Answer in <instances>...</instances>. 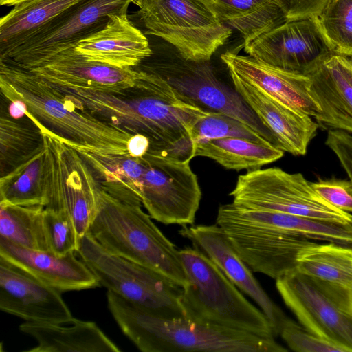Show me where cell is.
I'll list each match as a JSON object with an SVG mask.
<instances>
[{"label":"cell","mask_w":352,"mask_h":352,"mask_svg":"<svg viewBox=\"0 0 352 352\" xmlns=\"http://www.w3.org/2000/svg\"><path fill=\"white\" fill-rule=\"evenodd\" d=\"M310 80L309 94L320 108L319 126L352 133V60L333 52L303 73Z\"/></svg>","instance_id":"18"},{"label":"cell","mask_w":352,"mask_h":352,"mask_svg":"<svg viewBox=\"0 0 352 352\" xmlns=\"http://www.w3.org/2000/svg\"><path fill=\"white\" fill-rule=\"evenodd\" d=\"M0 90L9 102L25 104V117L42 133L78 151L129 154L133 134L72 107L48 81L9 58H0Z\"/></svg>","instance_id":"2"},{"label":"cell","mask_w":352,"mask_h":352,"mask_svg":"<svg viewBox=\"0 0 352 352\" xmlns=\"http://www.w3.org/2000/svg\"><path fill=\"white\" fill-rule=\"evenodd\" d=\"M221 59L228 69L283 105L310 117L319 113L320 108L309 94L310 80L305 74L284 70L232 52L222 54Z\"/></svg>","instance_id":"20"},{"label":"cell","mask_w":352,"mask_h":352,"mask_svg":"<svg viewBox=\"0 0 352 352\" xmlns=\"http://www.w3.org/2000/svg\"><path fill=\"white\" fill-rule=\"evenodd\" d=\"M325 144L336 154L352 182V136L342 130L331 129Z\"/></svg>","instance_id":"38"},{"label":"cell","mask_w":352,"mask_h":352,"mask_svg":"<svg viewBox=\"0 0 352 352\" xmlns=\"http://www.w3.org/2000/svg\"><path fill=\"white\" fill-rule=\"evenodd\" d=\"M285 14L287 21L316 17L329 0H275Z\"/></svg>","instance_id":"39"},{"label":"cell","mask_w":352,"mask_h":352,"mask_svg":"<svg viewBox=\"0 0 352 352\" xmlns=\"http://www.w3.org/2000/svg\"><path fill=\"white\" fill-rule=\"evenodd\" d=\"M0 309L28 322L69 324L75 320L60 292L1 257Z\"/></svg>","instance_id":"17"},{"label":"cell","mask_w":352,"mask_h":352,"mask_svg":"<svg viewBox=\"0 0 352 352\" xmlns=\"http://www.w3.org/2000/svg\"><path fill=\"white\" fill-rule=\"evenodd\" d=\"M25 1L28 0H0V5L7 6H14L16 4H19Z\"/></svg>","instance_id":"42"},{"label":"cell","mask_w":352,"mask_h":352,"mask_svg":"<svg viewBox=\"0 0 352 352\" xmlns=\"http://www.w3.org/2000/svg\"><path fill=\"white\" fill-rule=\"evenodd\" d=\"M28 69L51 83L107 91L134 87L141 75L135 68H118L89 60L74 47L56 54L38 67Z\"/></svg>","instance_id":"22"},{"label":"cell","mask_w":352,"mask_h":352,"mask_svg":"<svg viewBox=\"0 0 352 352\" xmlns=\"http://www.w3.org/2000/svg\"><path fill=\"white\" fill-rule=\"evenodd\" d=\"M233 87L273 135L276 146L294 155H304L319 126L310 116L278 102L232 70Z\"/></svg>","instance_id":"19"},{"label":"cell","mask_w":352,"mask_h":352,"mask_svg":"<svg viewBox=\"0 0 352 352\" xmlns=\"http://www.w3.org/2000/svg\"><path fill=\"white\" fill-rule=\"evenodd\" d=\"M141 201L113 197L102 188L89 232L109 252L155 270L182 287L187 278L180 250L142 209Z\"/></svg>","instance_id":"4"},{"label":"cell","mask_w":352,"mask_h":352,"mask_svg":"<svg viewBox=\"0 0 352 352\" xmlns=\"http://www.w3.org/2000/svg\"><path fill=\"white\" fill-rule=\"evenodd\" d=\"M142 159L141 201L151 217L166 225L193 224L201 190L190 161L150 151Z\"/></svg>","instance_id":"14"},{"label":"cell","mask_w":352,"mask_h":352,"mask_svg":"<svg viewBox=\"0 0 352 352\" xmlns=\"http://www.w3.org/2000/svg\"><path fill=\"white\" fill-rule=\"evenodd\" d=\"M296 270L351 289L352 247L332 242H314L300 252Z\"/></svg>","instance_id":"30"},{"label":"cell","mask_w":352,"mask_h":352,"mask_svg":"<svg viewBox=\"0 0 352 352\" xmlns=\"http://www.w3.org/2000/svg\"><path fill=\"white\" fill-rule=\"evenodd\" d=\"M146 34L174 46L188 60H211L232 29L197 0H134Z\"/></svg>","instance_id":"8"},{"label":"cell","mask_w":352,"mask_h":352,"mask_svg":"<svg viewBox=\"0 0 352 352\" xmlns=\"http://www.w3.org/2000/svg\"><path fill=\"white\" fill-rule=\"evenodd\" d=\"M134 0H81L34 32L6 58L25 69L40 66L104 28L114 14L127 12Z\"/></svg>","instance_id":"13"},{"label":"cell","mask_w":352,"mask_h":352,"mask_svg":"<svg viewBox=\"0 0 352 352\" xmlns=\"http://www.w3.org/2000/svg\"><path fill=\"white\" fill-rule=\"evenodd\" d=\"M310 184L327 202L352 214V182L350 179H318Z\"/></svg>","instance_id":"37"},{"label":"cell","mask_w":352,"mask_h":352,"mask_svg":"<svg viewBox=\"0 0 352 352\" xmlns=\"http://www.w3.org/2000/svg\"><path fill=\"white\" fill-rule=\"evenodd\" d=\"M347 56H349L352 60V55H347Z\"/></svg>","instance_id":"43"},{"label":"cell","mask_w":352,"mask_h":352,"mask_svg":"<svg viewBox=\"0 0 352 352\" xmlns=\"http://www.w3.org/2000/svg\"><path fill=\"white\" fill-rule=\"evenodd\" d=\"M8 111L11 118L18 120L25 116L26 105L21 100H12L10 102Z\"/></svg>","instance_id":"41"},{"label":"cell","mask_w":352,"mask_h":352,"mask_svg":"<svg viewBox=\"0 0 352 352\" xmlns=\"http://www.w3.org/2000/svg\"><path fill=\"white\" fill-rule=\"evenodd\" d=\"M0 257L60 292L100 287L95 275L74 252L58 256L0 236Z\"/></svg>","instance_id":"21"},{"label":"cell","mask_w":352,"mask_h":352,"mask_svg":"<svg viewBox=\"0 0 352 352\" xmlns=\"http://www.w3.org/2000/svg\"><path fill=\"white\" fill-rule=\"evenodd\" d=\"M162 39V38H161ZM151 44L152 53L137 67L164 80L185 102L207 111L232 116L276 146L272 133L250 109L234 87L221 78L210 60L184 58L171 44Z\"/></svg>","instance_id":"6"},{"label":"cell","mask_w":352,"mask_h":352,"mask_svg":"<svg viewBox=\"0 0 352 352\" xmlns=\"http://www.w3.org/2000/svg\"><path fill=\"white\" fill-rule=\"evenodd\" d=\"M242 208L275 211L323 221L351 223L352 214L324 200L301 173L258 168L238 177L230 192Z\"/></svg>","instance_id":"10"},{"label":"cell","mask_w":352,"mask_h":352,"mask_svg":"<svg viewBox=\"0 0 352 352\" xmlns=\"http://www.w3.org/2000/svg\"><path fill=\"white\" fill-rule=\"evenodd\" d=\"M279 335L289 349L296 352H348L344 347L311 333L289 318Z\"/></svg>","instance_id":"36"},{"label":"cell","mask_w":352,"mask_h":352,"mask_svg":"<svg viewBox=\"0 0 352 352\" xmlns=\"http://www.w3.org/2000/svg\"><path fill=\"white\" fill-rule=\"evenodd\" d=\"M216 223L252 272L275 280L297 268L300 252L312 240L245 217L233 203L221 205Z\"/></svg>","instance_id":"11"},{"label":"cell","mask_w":352,"mask_h":352,"mask_svg":"<svg viewBox=\"0 0 352 352\" xmlns=\"http://www.w3.org/2000/svg\"><path fill=\"white\" fill-rule=\"evenodd\" d=\"M81 0H28L0 19V58H6L56 16Z\"/></svg>","instance_id":"26"},{"label":"cell","mask_w":352,"mask_h":352,"mask_svg":"<svg viewBox=\"0 0 352 352\" xmlns=\"http://www.w3.org/2000/svg\"><path fill=\"white\" fill-rule=\"evenodd\" d=\"M42 135L46 146L45 208L67 213L82 239L96 215L102 187L76 149Z\"/></svg>","instance_id":"12"},{"label":"cell","mask_w":352,"mask_h":352,"mask_svg":"<svg viewBox=\"0 0 352 352\" xmlns=\"http://www.w3.org/2000/svg\"><path fill=\"white\" fill-rule=\"evenodd\" d=\"M222 23L235 29L244 46L287 21L275 0H197Z\"/></svg>","instance_id":"25"},{"label":"cell","mask_w":352,"mask_h":352,"mask_svg":"<svg viewBox=\"0 0 352 352\" xmlns=\"http://www.w3.org/2000/svg\"><path fill=\"white\" fill-rule=\"evenodd\" d=\"M43 226L49 251L58 256L78 251L81 239L67 213L45 207Z\"/></svg>","instance_id":"35"},{"label":"cell","mask_w":352,"mask_h":352,"mask_svg":"<svg viewBox=\"0 0 352 352\" xmlns=\"http://www.w3.org/2000/svg\"><path fill=\"white\" fill-rule=\"evenodd\" d=\"M21 331L34 338L38 344L26 352H120L96 322L77 318L69 324L25 321Z\"/></svg>","instance_id":"24"},{"label":"cell","mask_w":352,"mask_h":352,"mask_svg":"<svg viewBox=\"0 0 352 352\" xmlns=\"http://www.w3.org/2000/svg\"><path fill=\"white\" fill-rule=\"evenodd\" d=\"M108 308L122 333L143 352H285L274 338L188 318L153 315L107 290Z\"/></svg>","instance_id":"3"},{"label":"cell","mask_w":352,"mask_h":352,"mask_svg":"<svg viewBox=\"0 0 352 352\" xmlns=\"http://www.w3.org/2000/svg\"><path fill=\"white\" fill-rule=\"evenodd\" d=\"M0 204L47 206L45 142L30 157L1 176Z\"/></svg>","instance_id":"29"},{"label":"cell","mask_w":352,"mask_h":352,"mask_svg":"<svg viewBox=\"0 0 352 352\" xmlns=\"http://www.w3.org/2000/svg\"><path fill=\"white\" fill-rule=\"evenodd\" d=\"M151 146L149 138L142 134H133L128 143L129 154L131 157L142 158Z\"/></svg>","instance_id":"40"},{"label":"cell","mask_w":352,"mask_h":352,"mask_svg":"<svg viewBox=\"0 0 352 352\" xmlns=\"http://www.w3.org/2000/svg\"><path fill=\"white\" fill-rule=\"evenodd\" d=\"M276 287L305 329L352 352L351 289L298 270L276 279Z\"/></svg>","instance_id":"9"},{"label":"cell","mask_w":352,"mask_h":352,"mask_svg":"<svg viewBox=\"0 0 352 352\" xmlns=\"http://www.w3.org/2000/svg\"><path fill=\"white\" fill-rule=\"evenodd\" d=\"M351 293H352V288H351Z\"/></svg>","instance_id":"44"},{"label":"cell","mask_w":352,"mask_h":352,"mask_svg":"<svg viewBox=\"0 0 352 352\" xmlns=\"http://www.w3.org/2000/svg\"><path fill=\"white\" fill-rule=\"evenodd\" d=\"M44 144L37 128L30 129L10 116L0 118L1 176L30 157Z\"/></svg>","instance_id":"32"},{"label":"cell","mask_w":352,"mask_h":352,"mask_svg":"<svg viewBox=\"0 0 352 352\" xmlns=\"http://www.w3.org/2000/svg\"><path fill=\"white\" fill-rule=\"evenodd\" d=\"M102 286L146 311L164 318L185 316L182 287L144 265L113 254L87 232L76 252Z\"/></svg>","instance_id":"7"},{"label":"cell","mask_w":352,"mask_h":352,"mask_svg":"<svg viewBox=\"0 0 352 352\" xmlns=\"http://www.w3.org/2000/svg\"><path fill=\"white\" fill-rule=\"evenodd\" d=\"M137 69L141 75L136 85L119 91L50 84L76 109L148 137V151L190 161L195 150L192 127L210 111L180 100L157 76Z\"/></svg>","instance_id":"1"},{"label":"cell","mask_w":352,"mask_h":352,"mask_svg":"<svg viewBox=\"0 0 352 352\" xmlns=\"http://www.w3.org/2000/svg\"><path fill=\"white\" fill-rule=\"evenodd\" d=\"M74 49L89 60L123 69L137 67L152 53L148 39L130 21L127 12L111 15L104 28Z\"/></svg>","instance_id":"23"},{"label":"cell","mask_w":352,"mask_h":352,"mask_svg":"<svg viewBox=\"0 0 352 352\" xmlns=\"http://www.w3.org/2000/svg\"><path fill=\"white\" fill-rule=\"evenodd\" d=\"M194 247L211 260L243 293L249 296L268 318L274 336L279 335L288 317L264 291L252 271L217 223L184 226L179 232Z\"/></svg>","instance_id":"16"},{"label":"cell","mask_w":352,"mask_h":352,"mask_svg":"<svg viewBox=\"0 0 352 352\" xmlns=\"http://www.w3.org/2000/svg\"><path fill=\"white\" fill-rule=\"evenodd\" d=\"M43 206L0 204V236L24 248L49 251Z\"/></svg>","instance_id":"31"},{"label":"cell","mask_w":352,"mask_h":352,"mask_svg":"<svg viewBox=\"0 0 352 352\" xmlns=\"http://www.w3.org/2000/svg\"><path fill=\"white\" fill-rule=\"evenodd\" d=\"M244 50L265 63L302 74L334 52L316 17L287 21L256 38Z\"/></svg>","instance_id":"15"},{"label":"cell","mask_w":352,"mask_h":352,"mask_svg":"<svg viewBox=\"0 0 352 352\" xmlns=\"http://www.w3.org/2000/svg\"><path fill=\"white\" fill-rule=\"evenodd\" d=\"M78 151L88 164L104 191L123 201H141L142 183L145 169L142 157H133L129 154L103 155Z\"/></svg>","instance_id":"27"},{"label":"cell","mask_w":352,"mask_h":352,"mask_svg":"<svg viewBox=\"0 0 352 352\" xmlns=\"http://www.w3.org/2000/svg\"><path fill=\"white\" fill-rule=\"evenodd\" d=\"M316 19L333 52L352 55V0H329Z\"/></svg>","instance_id":"33"},{"label":"cell","mask_w":352,"mask_h":352,"mask_svg":"<svg viewBox=\"0 0 352 352\" xmlns=\"http://www.w3.org/2000/svg\"><path fill=\"white\" fill-rule=\"evenodd\" d=\"M284 151L270 142L263 143L239 138H221L196 144L195 157L210 158L226 169L253 170L271 164Z\"/></svg>","instance_id":"28"},{"label":"cell","mask_w":352,"mask_h":352,"mask_svg":"<svg viewBox=\"0 0 352 352\" xmlns=\"http://www.w3.org/2000/svg\"><path fill=\"white\" fill-rule=\"evenodd\" d=\"M187 278L181 304L190 320L274 338L265 314L250 303L223 272L197 249L180 250Z\"/></svg>","instance_id":"5"},{"label":"cell","mask_w":352,"mask_h":352,"mask_svg":"<svg viewBox=\"0 0 352 352\" xmlns=\"http://www.w3.org/2000/svg\"><path fill=\"white\" fill-rule=\"evenodd\" d=\"M191 137L195 146L209 140L228 137L263 143L270 142L241 121L226 113L215 111L209 112L194 124Z\"/></svg>","instance_id":"34"}]
</instances>
